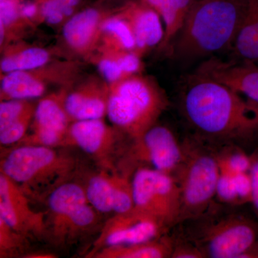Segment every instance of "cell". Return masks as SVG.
Returning a JSON list of instances; mask_svg holds the SVG:
<instances>
[{"label":"cell","instance_id":"cell-1","mask_svg":"<svg viewBox=\"0 0 258 258\" xmlns=\"http://www.w3.org/2000/svg\"><path fill=\"white\" fill-rule=\"evenodd\" d=\"M179 106L194 137L210 145L240 146L258 138V103L202 75L185 80Z\"/></svg>","mask_w":258,"mask_h":258},{"label":"cell","instance_id":"cell-2","mask_svg":"<svg viewBox=\"0 0 258 258\" xmlns=\"http://www.w3.org/2000/svg\"><path fill=\"white\" fill-rule=\"evenodd\" d=\"M244 8L245 0H195L169 47L173 58L193 62L231 50Z\"/></svg>","mask_w":258,"mask_h":258},{"label":"cell","instance_id":"cell-3","mask_svg":"<svg viewBox=\"0 0 258 258\" xmlns=\"http://www.w3.org/2000/svg\"><path fill=\"white\" fill-rule=\"evenodd\" d=\"M168 106L164 90L152 77L134 74L109 84L106 115L132 141L155 125Z\"/></svg>","mask_w":258,"mask_h":258},{"label":"cell","instance_id":"cell-4","mask_svg":"<svg viewBox=\"0 0 258 258\" xmlns=\"http://www.w3.org/2000/svg\"><path fill=\"white\" fill-rule=\"evenodd\" d=\"M77 166L73 156L54 147L15 145L2 157L0 168L29 198L39 199L70 179Z\"/></svg>","mask_w":258,"mask_h":258},{"label":"cell","instance_id":"cell-5","mask_svg":"<svg viewBox=\"0 0 258 258\" xmlns=\"http://www.w3.org/2000/svg\"><path fill=\"white\" fill-rule=\"evenodd\" d=\"M182 145V161L174 175L181 194L180 223L198 218L210 208L220 173L216 151L210 144L193 136Z\"/></svg>","mask_w":258,"mask_h":258},{"label":"cell","instance_id":"cell-6","mask_svg":"<svg viewBox=\"0 0 258 258\" xmlns=\"http://www.w3.org/2000/svg\"><path fill=\"white\" fill-rule=\"evenodd\" d=\"M189 221L195 224L185 236L205 257L240 258L258 238L257 222L240 214L220 215L215 203L203 215Z\"/></svg>","mask_w":258,"mask_h":258},{"label":"cell","instance_id":"cell-7","mask_svg":"<svg viewBox=\"0 0 258 258\" xmlns=\"http://www.w3.org/2000/svg\"><path fill=\"white\" fill-rule=\"evenodd\" d=\"M134 208L157 219L170 230L180 223L181 194L174 176L139 167L132 178Z\"/></svg>","mask_w":258,"mask_h":258},{"label":"cell","instance_id":"cell-8","mask_svg":"<svg viewBox=\"0 0 258 258\" xmlns=\"http://www.w3.org/2000/svg\"><path fill=\"white\" fill-rule=\"evenodd\" d=\"M78 61H52L38 69L1 75L0 98L33 100L41 98L52 86L70 88L80 74Z\"/></svg>","mask_w":258,"mask_h":258},{"label":"cell","instance_id":"cell-9","mask_svg":"<svg viewBox=\"0 0 258 258\" xmlns=\"http://www.w3.org/2000/svg\"><path fill=\"white\" fill-rule=\"evenodd\" d=\"M184 151L172 132L164 125H154L138 139L132 140L125 163L135 166L145 163L152 169L174 176L182 161Z\"/></svg>","mask_w":258,"mask_h":258},{"label":"cell","instance_id":"cell-10","mask_svg":"<svg viewBox=\"0 0 258 258\" xmlns=\"http://www.w3.org/2000/svg\"><path fill=\"white\" fill-rule=\"evenodd\" d=\"M169 230L157 219L134 207L128 211L115 214L105 222L86 257L103 247L154 240Z\"/></svg>","mask_w":258,"mask_h":258},{"label":"cell","instance_id":"cell-11","mask_svg":"<svg viewBox=\"0 0 258 258\" xmlns=\"http://www.w3.org/2000/svg\"><path fill=\"white\" fill-rule=\"evenodd\" d=\"M69 88H62L39 100L35 108L30 133L16 145L62 147L73 120L64 106Z\"/></svg>","mask_w":258,"mask_h":258},{"label":"cell","instance_id":"cell-12","mask_svg":"<svg viewBox=\"0 0 258 258\" xmlns=\"http://www.w3.org/2000/svg\"><path fill=\"white\" fill-rule=\"evenodd\" d=\"M120 133L103 118L73 121L62 147H76L94 158L106 168L113 167L119 147Z\"/></svg>","mask_w":258,"mask_h":258},{"label":"cell","instance_id":"cell-13","mask_svg":"<svg viewBox=\"0 0 258 258\" xmlns=\"http://www.w3.org/2000/svg\"><path fill=\"white\" fill-rule=\"evenodd\" d=\"M28 198L14 181L0 174V218L27 237H43L46 213L34 211Z\"/></svg>","mask_w":258,"mask_h":258},{"label":"cell","instance_id":"cell-14","mask_svg":"<svg viewBox=\"0 0 258 258\" xmlns=\"http://www.w3.org/2000/svg\"><path fill=\"white\" fill-rule=\"evenodd\" d=\"M89 203L100 213H122L134 207L132 180L128 175L95 173L84 184Z\"/></svg>","mask_w":258,"mask_h":258},{"label":"cell","instance_id":"cell-15","mask_svg":"<svg viewBox=\"0 0 258 258\" xmlns=\"http://www.w3.org/2000/svg\"><path fill=\"white\" fill-rule=\"evenodd\" d=\"M115 13L95 6L79 10L62 26L66 47L73 54L88 59L98 47L103 22Z\"/></svg>","mask_w":258,"mask_h":258},{"label":"cell","instance_id":"cell-16","mask_svg":"<svg viewBox=\"0 0 258 258\" xmlns=\"http://www.w3.org/2000/svg\"><path fill=\"white\" fill-rule=\"evenodd\" d=\"M196 74L222 83L258 103V64L245 61L225 60L217 57L204 60Z\"/></svg>","mask_w":258,"mask_h":258},{"label":"cell","instance_id":"cell-17","mask_svg":"<svg viewBox=\"0 0 258 258\" xmlns=\"http://www.w3.org/2000/svg\"><path fill=\"white\" fill-rule=\"evenodd\" d=\"M108 97L109 84L102 78L93 76L68 89L64 106L73 121L103 118Z\"/></svg>","mask_w":258,"mask_h":258},{"label":"cell","instance_id":"cell-18","mask_svg":"<svg viewBox=\"0 0 258 258\" xmlns=\"http://www.w3.org/2000/svg\"><path fill=\"white\" fill-rule=\"evenodd\" d=\"M118 13L130 25L135 38V52L141 57L149 49L160 45L164 36V28L155 10L141 2L123 5Z\"/></svg>","mask_w":258,"mask_h":258},{"label":"cell","instance_id":"cell-19","mask_svg":"<svg viewBox=\"0 0 258 258\" xmlns=\"http://www.w3.org/2000/svg\"><path fill=\"white\" fill-rule=\"evenodd\" d=\"M1 52V75L38 69L52 62L56 54L55 50L29 45L20 40L8 44Z\"/></svg>","mask_w":258,"mask_h":258},{"label":"cell","instance_id":"cell-20","mask_svg":"<svg viewBox=\"0 0 258 258\" xmlns=\"http://www.w3.org/2000/svg\"><path fill=\"white\" fill-rule=\"evenodd\" d=\"M174 238L165 235L154 240L131 244L109 246L90 254L93 258H166L171 257Z\"/></svg>","mask_w":258,"mask_h":258},{"label":"cell","instance_id":"cell-21","mask_svg":"<svg viewBox=\"0 0 258 258\" xmlns=\"http://www.w3.org/2000/svg\"><path fill=\"white\" fill-rule=\"evenodd\" d=\"M231 51L235 60L258 64V0H245L243 18Z\"/></svg>","mask_w":258,"mask_h":258},{"label":"cell","instance_id":"cell-22","mask_svg":"<svg viewBox=\"0 0 258 258\" xmlns=\"http://www.w3.org/2000/svg\"><path fill=\"white\" fill-rule=\"evenodd\" d=\"M195 0H142L155 10L164 23V36L159 45L161 50L169 49L184 25Z\"/></svg>","mask_w":258,"mask_h":258},{"label":"cell","instance_id":"cell-23","mask_svg":"<svg viewBox=\"0 0 258 258\" xmlns=\"http://www.w3.org/2000/svg\"><path fill=\"white\" fill-rule=\"evenodd\" d=\"M135 50L133 32L118 10L103 22L96 50L118 52Z\"/></svg>","mask_w":258,"mask_h":258},{"label":"cell","instance_id":"cell-24","mask_svg":"<svg viewBox=\"0 0 258 258\" xmlns=\"http://www.w3.org/2000/svg\"><path fill=\"white\" fill-rule=\"evenodd\" d=\"M22 0L0 1V46L1 50L8 44L20 40V36L30 26L20 13Z\"/></svg>","mask_w":258,"mask_h":258},{"label":"cell","instance_id":"cell-25","mask_svg":"<svg viewBox=\"0 0 258 258\" xmlns=\"http://www.w3.org/2000/svg\"><path fill=\"white\" fill-rule=\"evenodd\" d=\"M216 154L221 170L231 174L249 172L251 157L247 155L240 146L232 144L222 146L216 151Z\"/></svg>","mask_w":258,"mask_h":258},{"label":"cell","instance_id":"cell-26","mask_svg":"<svg viewBox=\"0 0 258 258\" xmlns=\"http://www.w3.org/2000/svg\"><path fill=\"white\" fill-rule=\"evenodd\" d=\"M28 238L0 218V257H23L29 246Z\"/></svg>","mask_w":258,"mask_h":258},{"label":"cell","instance_id":"cell-27","mask_svg":"<svg viewBox=\"0 0 258 258\" xmlns=\"http://www.w3.org/2000/svg\"><path fill=\"white\" fill-rule=\"evenodd\" d=\"M88 59L96 64L102 79L108 84L128 77L125 76L115 56L111 52L96 50Z\"/></svg>","mask_w":258,"mask_h":258},{"label":"cell","instance_id":"cell-28","mask_svg":"<svg viewBox=\"0 0 258 258\" xmlns=\"http://www.w3.org/2000/svg\"><path fill=\"white\" fill-rule=\"evenodd\" d=\"M215 198L222 205L232 207L241 205L233 174L220 169Z\"/></svg>","mask_w":258,"mask_h":258},{"label":"cell","instance_id":"cell-29","mask_svg":"<svg viewBox=\"0 0 258 258\" xmlns=\"http://www.w3.org/2000/svg\"><path fill=\"white\" fill-rule=\"evenodd\" d=\"M39 5L42 22L52 26H62L67 21V18L56 0H49Z\"/></svg>","mask_w":258,"mask_h":258},{"label":"cell","instance_id":"cell-30","mask_svg":"<svg viewBox=\"0 0 258 258\" xmlns=\"http://www.w3.org/2000/svg\"><path fill=\"white\" fill-rule=\"evenodd\" d=\"M174 238V237H173ZM200 248L186 236L174 238L171 258H204Z\"/></svg>","mask_w":258,"mask_h":258},{"label":"cell","instance_id":"cell-31","mask_svg":"<svg viewBox=\"0 0 258 258\" xmlns=\"http://www.w3.org/2000/svg\"><path fill=\"white\" fill-rule=\"evenodd\" d=\"M251 157V167L249 170L252 181V201L254 210L258 215V151L254 152Z\"/></svg>","mask_w":258,"mask_h":258},{"label":"cell","instance_id":"cell-32","mask_svg":"<svg viewBox=\"0 0 258 258\" xmlns=\"http://www.w3.org/2000/svg\"><path fill=\"white\" fill-rule=\"evenodd\" d=\"M240 258H258V238L245 252L241 254Z\"/></svg>","mask_w":258,"mask_h":258},{"label":"cell","instance_id":"cell-33","mask_svg":"<svg viewBox=\"0 0 258 258\" xmlns=\"http://www.w3.org/2000/svg\"><path fill=\"white\" fill-rule=\"evenodd\" d=\"M25 258H55L57 257L56 254L52 253V252H27L23 256Z\"/></svg>","mask_w":258,"mask_h":258},{"label":"cell","instance_id":"cell-34","mask_svg":"<svg viewBox=\"0 0 258 258\" xmlns=\"http://www.w3.org/2000/svg\"><path fill=\"white\" fill-rule=\"evenodd\" d=\"M34 1L37 3V4L40 5L42 3H45V2L49 1V0H34Z\"/></svg>","mask_w":258,"mask_h":258}]
</instances>
